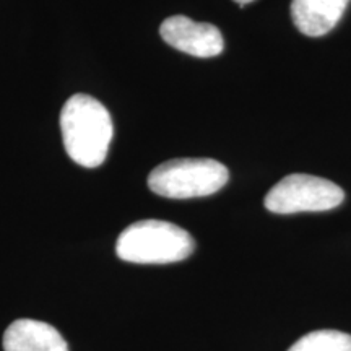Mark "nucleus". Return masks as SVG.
<instances>
[{"label": "nucleus", "mask_w": 351, "mask_h": 351, "mask_svg": "<svg viewBox=\"0 0 351 351\" xmlns=\"http://www.w3.org/2000/svg\"><path fill=\"white\" fill-rule=\"evenodd\" d=\"M60 130L67 155L83 168H98L106 161L114 137L111 114L98 99L73 95L60 112Z\"/></svg>", "instance_id": "obj_1"}, {"label": "nucleus", "mask_w": 351, "mask_h": 351, "mask_svg": "<svg viewBox=\"0 0 351 351\" xmlns=\"http://www.w3.org/2000/svg\"><path fill=\"white\" fill-rule=\"evenodd\" d=\"M350 0H293V23L306 36L330 33L348 7Z\"/></svg>", "instance_id": "obj_7"}, {"label": "nucleus", "mask_w": 351, "mask_h": 351, "mask_svg": "<svg viewBox=\"0 0 351 351\" xmlns=\"http://www.w3.org/2000/svg\"><path fill=\"white\" fill-rule=\"evenodd\" d=\"M288 351H351V335L339 330H315L301 337Z\"/></svg>", "instance_id": "obj_8"}, {"label": "nucleus", "mask_w": 351, "mask_h": 351, "mask_svg": "<svg viewBox=\"0 0 351 351\" xmlns=\"http://www.w3.org/2000/svg\"><path fill=\"white\" fill-rule=\"evenodd\" d=\"M194 249L195 241L186 230L161 219H142L127 226L116 244L119 258L143 265L181 262Z\"/></svg>", "instance_id": "obj_2"}, {"label": "nucleus", "mask_w": 351, "mask_h": 351, "mask_svg": "<svg viewBox=\"0 0 351 351\" xmlns=\"http://www.w3.org/2000/svg\"><path fill=\"white\" fill-rule=\"evenodd\" d=\"M345 199L343 189L324 178L309 174H289L265 195V208L276 215L302 212H327Z\"/></svg>", "instance_id": "obj_4"}, {"label": "nucleus", "mask_w": 351, "mask_h": 351, "mask_svg": "<svg viewBox=\"0 0 351 351\" xmlns=\"http://www.w3.org/2000/svg\"><path fill=\"white\" fill-rule=\"evenodd\" d=\"M226 166L210 158H179L161 163L148 176V187L166 199L207 197L226 186Z\"/></svg>", "instance_id": "obj_3"}, {"label": "nucleus", "mask_w": 351, "mask_h": 351, "mask_svg": "<svg viewBox=\"0 0 351 351\" xmlns=\"http://www.w3.org/2000/svg\"><path fill=\"white\" fill-rule=\"evenodd\" d=\"M236 3H239V5H247V3L254 2V0H234Z\"/></svg>", "instance_id": "obj_9"}, {"label": "nucleus", "mask_w": 351, "mask_h": 351, "mask_svg": "<svg viewBox=\"0 0 351 351\" xmlns=\"http://www.w3.org/2000/svg\"><path fill=\"white\" fill-rule=\"evenodd\" d=\"M160 34L171 47L200 59L217 57L225 47L221 32L217 26L197 23L184 15L166 19L160 26Z\"/></svg>", "instance_id": "obj_5"}, {"label": "nucleus", "mask_w": 351, "mask_h": 351, "mask_svg": "<svg viewBox=\"0 0 351 351\" xmlns=\"http://www.w3.org/2000/svg\"><path fill=\"white\" fill-rule=\"evenodd\" d=\"M3 351H69L67 341L49 324L19 319L3 333Z\"/></svg>", "instance_id": "obj_6"}]
</instances>
